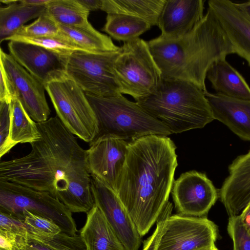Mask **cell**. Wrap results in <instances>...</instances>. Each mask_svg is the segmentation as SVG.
Masks as SVG:
<instances>
[{
	"mask_svg": "<svg viewBox=\"0 0 250 250\" xmlns=\"http://www.w3.org/2000/svg\"><path fill=\"white\" fill-rule=\"evenodd\" d=\"M205 92L187 81L164 79L156 92L138 104L171 134L202 128L214 119Z\"/></svg>",
	"mask_w": 250,
	"mask_h": 250,
	"instance_id": "cell-4",
	"label": "cell"
},
{
	"mask_svg": "<svg viewBox=\"0 0 250 250\" xmlns=\"http://www.w3.org/2000/svg\"><path fill=\"white\" fill-rule=\"evenodd\" d=\"M80 236L86 250H125L100 209L95 205L87 213Z\"/></svg>",
	"mask_w": 250,
	"mask_h": 250,
	"instance_id": "cell-20",
	"label": "cell"
},
{
	"mask_svg": "<svg viewBox=\"0 0 250 250\" xmlns=\"http://www.w3.org/2000/svg\"><path fill=\"white\" fill-rule=\"evenodd\" d=\"M168 201L160 214L156 229L144 242L142 250H210L217 248L218 226L207 217L172 214Z\"/></svg>",
	"mask_w": 250,
	"mask_h": 250,
	"instance_id": "cell-6",
	"label": "cell"
},
{
	"mask_svg": "<svg viewBox=\"0 0 250 250\" xmlns=\"http://www.w3.org/2000/svg\"><path fill=\"white\" fill-rule=\"evenodd\" d=\"M228 169L218 194L230 217L239 215L250 203V149L237 157Z\"/></svg>",
	"mask_w": 250,
	"mask_h": 250,
	"instance_id": "cell-17",
	"label": "cell"
},
{
	"mask_svg": "<svg viewBox=\"0 0 250 250\" xmlns=\"http://www.w3.org/2000/svg\"><path fill=\"white\" fill-rule=\"evenodd\" d=\"M176 149L166 136L147 135L129 143L116 194L141 237L168 201L178 166Z\"/></svg>",
	"mask_w": 250,
	"mask_h": 250,
	"instance_id": "cell-2",
	"label": "cell"
},
{
	"mask_svg": "<svg viewBox=\"0 0 250 250\" xmlns=\"http://www.w3.org/2000/svg\"><path fill=\"white\" fill-rule=\"evenodd\" d=\"M203 0H166L157 26L160 37L167 40L180 38L190 32L204 15Z\"/></svg>",
	"mask_w": 250,
	"mask_h": 250,
	"instance_id": "cell-16",
	"label": "cell"
},
{
	"mask_svg": "<svg viewBox=\"0 0 250 250\" xmlns=\"http://www.w3.org/2000/svg\"><path fill=\"white\" fill-rule=\"evenodd\" d=\"M236 4L245 17L250 21V1L236 3Z\"/></svg>",
	"mask_w": 250,
	"mask_h": 250,
	"instance_id": "cell-38",
	"label": "cell"
},
{
	"mask_svg": "<svg viewBox=\"0 0 250 250\" xmlns=\"http://www.w3.org/2000/svg\"><path fill=\"white\" fill-rule=\"evenodd\" d=\"M10 105V140L13 146L19 143L30 144L39 140L41 135L37 123L28 114L20 101L15 97Z\"/></svg>",
	"mask_w": 250,
	"mask_h": 250,
	"instance_id": "cell-27",
	"label": "cell"
},
{
	"mask_svg": "<svg viewBox=\"0 0 250 250\" xmlns=\"http://www.w3.org/2000/svg\"><path fill=\"white\" fill-rule=\"evenodd\" d=\"M151 25L140 18L123 14H108L103 30L113 39L125 42L139 38Z\"/></svg>",
	"mask_w": 250,
	"mask_h": 250,
	"instance_id": "cell-26",
	"label": "cell"
},
{
	"mask_svg": "<svg viewBox=\"0 0 250 250\" xmlns=\"http://www.w3.org/2000/svg\"><path fill=\"white\" fill-rule=\"evenodd\" d=\"M240 215L247 231L250 235V203L244 208Z\"/></svg>",
	"mask_w": 250,
	"mask_h": 250,
	"instance_id": "cell-37",
	"label": "cell"
},
{
	"mask_svg": "<svg viewBox=\"0 0 250 250\" xmlns=\"http://www.w3.org/2000/svg\"><path fill=\"white\" fill-rule=\"evenodd\" d=\"M7 40L20 41L40 45L64 57H68L76 50H83L69 39L60 34L54 36L41 37L13 36Z\"/></svg>",
	"mask_w": 250,
	"mask_h": 250,
	"instance_id": "cell-29",
	"label": "cell"
},
{
	"mask_svg": "<svg viewBox=\"0 0 250 250\" xmlns=\"http://www.w3.org/2000/svg\"><path fill=\"white\" fill-rule=\"evenodd\" d=\"M59 32L58 24L45 11L33 22L22 26L14 36L27 37L54 36L58 35Z\"/></svg>",
	"mask_w": 250,
	"mask_h": 250,
	"instance_id": "cell-30",
	"label": "cell"
},
{
	"mask_svg": "<svg viewBox=\"0 0 250 250\" xmlns=\"http://www.w3.org/2000/svg\"><path fill=\"white\" fill-rule=\"evenodd\" d=\"M41 137L29 153L1 161L0 180L49 193L71 212H87L95 205L86 152L56 116L37 123Z\"/></svg>",
	"mask_w": 250,
	"mask_h": 250,
	"instance_id": "cell-1",
	"label": "cell"
},
{
	"mask_svg": "<svg viewBox=\"0 0 250 250\" xmlns=\"http://www.w3.org/2000/svg\"><path fill=\"white\" fill-rule=\"evenodd\" d=\"M178 214L205 217L219 198L218 189L205 173L195 170L182 173L171 191Z\"/></svg>",
	"mask_w": 250,
	"mask_h": 250,
	"instance_id": "cell-12",
	"label": "cell"
},
{
	"mask_svg": "<svg viewBox=\"0 0 250 250\" xmlns=\"http://www.w3.org/2000/svg\"><path fill=\"white\" fill-rule=\"evenodd\" d=\"M8 47L14 59L44 85L66 74L67 57L20 41H10Z\"/></svg>",
	"mask_w": 250,
	"mask_h": 250,
	"instance_id": "cell-15",
	"label": "cell"
},
{
	"mask_svg": "<svg viewBox=\"0 0 250 250\" xmlns=\"http://www.w3.org/2000/svg\"><path fill=\"white\" fill-rule=\"evenodd\" d=\"M121 51L93 53L76 50L66 58L65 72L85 93L100 97L121 94L114 71Z\"/></svg>",
	"mask_w": 250,
	"mask_h": 250,
	"instance_id": "cell-10",
	"label": "cell"
},
{
	"mask_svg": "<svg viewBox=\"0 0 250 250\" xmlns=\"http://www.w3.org/2000/svg\"><path fill=\"white\" fill-rule=\"evenodd\" d=\"M21 220L27 227L45 235L55 236L62 232L60 227L52 220L29 211L23 212Z\"/></svg>",
	"mask_w": 250,
	"mask_h": 250,
	"instance_id": "cell-32",
	"label": "cell"
},
{
	"mask_svg": "<svg viewBox=\"0 0 250 250\" xmlns=\"http://www.w3.org/2000/svg\"><path fill=\"white\" fill-rule=\"evenodd\" d=\"M0 62L8 78L14 97L20 101L32 119L36 123L47 121L51 110L45 98L44 84L2 49Z\"/></svg>",
	"mask_w": 250,
	"mask_h": 250,
	"instance_id": "cell-13",
	"label": "cell"
},
{
	"mask_svg": "<svg viewBox=\"0 0 250 250\" xmlns=\"http://www.w3.org/2000/svg\"><path fill=\"white\" fill-rule=\"evenodd\" d=\"M85 95L97 118L99 135L110 134L130 142L147 135L171 134L137 102L128 100L123 94L111 97Z\"/></svg>",
	"mask_w": 250,
	"mask_h": 250,
	"instance_id": "cell-5",
	"label": "cell"
},
{
	"mask_svg": "<svg viewBox=\"0 0 250 250\" xmlns=\"http://www.w3.org/2000/svg\"><path fill=\"white\" fill-rule=\"evenodd\" d=\"M25 210L52 220L65 234L76 235L72 212L58 199L46 192L0 180V211L21 220Z\"/></svg>",
	"mask_w": 250,
	"mask_h": 250,
	"instance_id": "cell-9",
	"label": "cell"
},
{
	"mask_svg": "<svg viewBox=\"0 0 250 250\" xmlns=\"http://www.w3.org/2000/svg\"><path fill=\"white\" fill-rule=\"evenodd\" d=\"M51 0H20L19 1L22 3L34 5H46L49 3Z\"/></svg>",
	"mask_w": 250,
	"mask_h": 250,
	"instance_id": "cell-39",
	"label": "cell"
},
{
	"mask_svg": "<svg viewBox=\"0 0 250 250\" xmlns=\"http://www.w3.org/2000/svg\"><path fill=\"white\" fill-rule=\"evenodd\" d=\"M59 25V34L66 37L84 51L104 53L119 51L110 37L96 30L89 22L83 26Z\"/></svg>",
	"mask_w": 250,
	"mask_h": 250,
	"instance_id": "cell-23",
	"label": "cell"
},
{
	"mask_svg": "<svg viewBox=\"0 0 250 250\" xmlns=\"http://www.w3.org/2000/svg\"><path fill=\"white\" fill-rule=\"evenodd\" d=\"M208 8L214 14L235 51L250 66V21L229 0H209Z\"/></svg>",
	"mask_w": 250,
	"mask_h": 250,
	"instance_id": "cell-18",
	"label": "cell"
},
{
	"mask_svg": "<svg viewBox=\"0 0 250 250\" xmlns=\"http://www.w3.org/2000/svg\"><path fill=\"white\" fill-rule=\"evenodd\" d=\"M166 0H102L101 10L108 14L137 17L157 25Z\"/></svg>",
	"mask_w": 250,
	"mask_h": 250,
	"instance_id": "cell-24",
	"label": "cell"
},
{
	"mask_svg": "<svg viewBox=\"0 0 250 250\" xmlns=\"http://www.w3.org/2000/svg\"><path fill=\"white\" fill-rule=\"evenodd\" d=\"M129 142L110 134L99 135L86 150L91 176L113 190H118Z\"/></svg>",
	"mask_w": 250,
	"mask_h": 250,
	"instance_id": "cell-11",
	"label": "cell"
},
{
	"mask_svg": "<svg viewBox=\"0 0 250 250\" xmlns=\"http://www.w3.org/2000/svg\"><path fill=\"white\" fill-rule=\"evenodd\" d=\"M59 118L73 134L91 143L99 135V124L84 92L66 74L44 84Z\"/></svg>",
	"mask_w": 250,
	"mask_h": 250,
	"instance_id": "cell-8",
	"label": "cell"
},
{
	"mask_svg": "<svg viewBox=\"0 0 250 250\" xmlns=\"http://www.w3.org/2000/svg\"><path fill=\"white\" fill-rule=\"evenodd\" d=\"M0 102L10 103L15 97L9 80L1 62H0Z\"/></svg>",
	"mask_w": 250,
	"mask_h": 250,
	"instance_id": "cell-34",
	"label": "cell"
},
{
	"mask_svg": "<svg viewBox=\"0 0 250 250\" xmlns=\"http://www.w3.org/2000/svg\"><path fill=\"white\" fill-rule=\"evenodd\" d=\"M207 78L216 94L234 99L250 100V87L226 58L218 59L211 64Z\"/></svg>",
	"mask_w": 250,
	"mask_h": 250,
	"instance_id": "cell-21",
	"label": "cell"
},
{
	"mask_svg": "<svg viewBox=\"0 0 250 250\" xmlns=\"http://www.w3.org/2000/svg\"><path fill=\"white\" fill-rule=\"evenodd\" d=\"M218 250L217 248H216V249H212V250Z\"/></svg>",
	"mask_w": 250,
	"mask_h": 250,
	"instance_id": "cell-40",
	"label": "cell"
},
{
	"mask_svg": "<svg viewBox=\"0 0 250 250\" xmlns=\"http://www.w3.org/2000/svg\"><path fill=\"white\" fill-rule=\"evenodd\" d=\"M89 12L78 0H51L46 5V13L58 24L64 26L87 24Z\"/></svg>",
	"mask_w": 250,
	"mask_h": 250,
	"instance_id": "cell-28",
	"label": "cell"
},
{
	"mask_svg": "<svg viewBox=\"0 0 250 250\" xmlns=\"http://www.w3.org/2000/svg\"><path fill=\"white\" fill-rule=\"evenodd\" d=\"M147 43L163 79L192 83L205 92V80L211 64L235 53L216 17L209 8L189 33L175 40L160 36Z\"/></svg>",
	"mask_w": 250,
	"mask_h": 250,
	"instance_id": "cell-3",
	"label": "cell"
},
{
	"mask_svg": "<svg viewBox=\"0 0 250 250\" xmlns=\"http://www.w3.org/2000/svg\"><path fill=\"white\" fill-rule=\"evenodd\" d=\"M24 225L23 231L15 234L13 250H86L80 235L71 236L61 232L49 236Z\"/></svg>",
	"mask_w": 250,
	"mask_h": 250,
	"instance_id": "cell-22",
	"label": "cell"
},
{
	"mask_svg": "<svg viewBox=\"0 0 250 250\" xmlns=\"http://www.w3.org/2000/svg\"><path fill=\"white\" fill-rule=\"evenodd\" d=\"M10 103L0 102V157L8 152L13 147L10 140Z\"/></svg>",
	"mask_w": 250,
	"mask_h": 250,
	"instance_id": "cell-33",
	"label": "cell"
},
{
	"mask_svg": "<svg viewBox=\"0 0 250 250\" xmlns=\"http://www.w3.org/2000/svg\"><path fill=\"white\" fill-rule=\"evenodd\" d=\"M227 230L232 240V250H250V235L240 215L229 217Z\"/></svg>",
	"mask_w": 250,
	"mask_h": 250,
	"instance_id": "cell-31",
	"label": "cell"
},
{
	"mask_svg": "<svg viewBox=\"0 0 250 250\" xmlns=\"http://www.w3.org/2000/svg\"><path fill=\"white\" fill-rule=\"evenodd\" d=\"M89 11L101 9L102 0H78Z\"/></svg>",
	"mask_w": 250,
	"mask_h": 250,
	"instance_id": "cell-36",
	"label": "cell"
},
{
	"mask_svg": "<svg viewBox=\"0 0 250 250\" xmlns=\"http://www.w3.org/2000/svg\"><path fill=\"white\" fill-rule=\"evenodd\" d=\"M121 48L114 71L121 94L131 96L136 102L154 94L162 77L147 42L139 38L125 42Z\"/></svg>",
	"mask_w": 250,
	"mask_h": 250,
	"instance_id": "cell-7",
	"label": "cell"
},
{
	"mask_svg": "<svg viewBox=\"0 0 250 250\" xmlns=\"http://www.w3.org/2000/svg\"><path fill=\"white\" fill-rule=\"evenodd\" d=\"M213 118L245 141H250V100L205 92Z\"/></svg>",
	"mask_w": 250,
	"mask_h": 250,
	"instance_id": "cell-19",
	"label": "cell"
},
{
	"mask_svg": "<svg viewBox=\"0 0 250 250\" xmlns=\"http://www.w3.org/2000/svg\"><path fill=\"white\" fill-rule=\"evenodd\" d=\"M16 234L0 229V250H13Z\"/></svg>",
	"mask_w": 250,
	"mask_h": 250,
	"instance_id": "cell-35",
	"label": "cell"
},
{
	"mask_svg": "<svg viewBox=\"0 0 250 250\" xmlns=\"http://www.w3.org/2000/svg\"><path fill=\"white\" fill-rule=\"evenodd\" d=\"M95 205L102 212L125 250H139L141 237L117 194L91 176Z\"/></svg>",
	"mask_w": 250,
	"mask_h": 250,
	"instance_id": "cell-14",
	"label": "cell"
},
{
	"mask_svg": "<svg viewBox=\"0 0 250 250\" xmlns=\"http://www.w3.org/2000/svg\"><path fill=\"white\" fill-rule=\"evenodd\" d=\"M46 9V5L34 6L18 0L0 8V42L7 41L15 35L28 21L39 17Z\"/></svg>",
	"mask_w": 250,
	"mask_h": 250,
	"instance_id": "cell-25",
	"label": "cell"
}]
</instances>
